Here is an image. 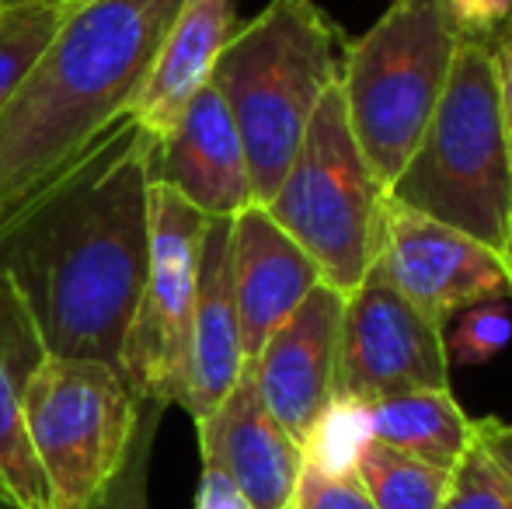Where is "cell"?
Masks as SVG:
<instances>
[{
	"label": "cell",
	"instance_id": "18",
	"mask_svg": "<svg viewBox=\"0 0 512 509\" xmlns=\"http://www.w3.org/2000/svg\"><path fill=\"white\" fill-rule=\"evenodd\" d=\"M439 509H512V422L499 415L474 419Z\"/></svg>",
	"mask_w": 512,
	"mask_h": 509
},
{
	"label": "cell",
	"instance_id": "25",
	"mask_svg": "<svg viewBox=\"0 0 512 509\" xmlns=\"http://www.w3.org/2000/svg\"><path fill=\"white\" fill-rule=\"evenodd\" d=\"M290 509H377V506H373L366 485L359 482V475L331 478L321 475V471L304 468Z\"/></svg>",
	"mask_w": 512,
	"mask_h": 509
},
{
	"label": "cell",
	"instance_id": "21",
	"mask_svg": "<svg viewBox=\"0 0 512 509\" xmlns=\"http://www.w3.org/2000/svg\"><path fill=\"white\" fill-rule=\"evenodd\" d=\"M370 443V405L352 398V394H331L328 405L310 422L304 443H300V454H304V468L331 478H345L356 475L359 457Z\"/></svg>",
	"mask_w": 512,
	"mask_h": 509
},
{
	"label": "cell",
	"instance_id": "6",
	"mask_svg": "<svg viewBox=\"0 0 512 509\" xmlns=\"http://www.w3.org/2000/svg\"><path fill=\"white\" fill-rule=\"evenodd\" d=\"M265 210L338 293H352L377 265L387 189L352 136L338 81L317 102Z\"/></svg>",
	"mask_w": 512,
	"mask_h": 509
},
{
	"label": "cell",
	"instance_id": "4",
	"mask_svg": "<svg viewBox=\"0 0 512 509\" xmlns=\"http://www.w3.org/2000/svg\"><path fill=\"white\" fill-rule=\"evenodd\" d=\"M387 199L467 234L495 255L506 252L512 154L488 42L460 39L443 98L405 168L387 185Z\"/></svg>",
	"mask_w": 512,
	"mask_h": 509
},
{
	"label": "cell",
	"instance_id": "3",
	"mask_svg": "<svg viewBox=\"0 0 512 509\" xmlns=\"http://www.w3.org/2000/svg\"><path fill=\"white\" fill-rule=\"evenodd\" d=\"M342 74L338 28L314 0H269L234 28L209 84L230 109L255 203H269L324 91Z\"/></svg>",
	"mask_w": 512,
	"mask_h": 509
},
{
	"label": "cell",
	"instance_id": "26",
	"mask_svg": "<svg viewBox=\"0 0 512 509\" xmlns=\"http://www.w3.org/2000/svg\"><path fill=\"white\" fill-rule=\"evenodd\" d=\"M446 11L460 39L492 46L512 21V0H446Z\"/></svg>",
	"mask_w": 512,
	"mask_h": 509
},
{
	"label": "cell",
	"instance_id": "16",
	"mask_svg": "<svg viewBox=\"0 0 512 509\" xmlns=\"http://www.w3.org/2000/svg\"><path fill=\"white\" fill-rule=\"evenodd\" d=\"M237 28L234 0H182L129 116L154 143L175 129L185 105L209 84L216 56Z\"/></svg>",
	"mask_w": 512,
	"mask_h": 509
},
{
	"label": "cell",
	"instance_id": "20",
	"mask_svg": "<svg viewBox=\"0 0 512 509\" xmlns=\"http://www.w3.org/2000/svg\"><path fill=\"white\" fill-rule=\"evenodd\" d=\"M377 509H439L450 489V471L408 457L373 440L356 468Z\"/></svg>",
	"mask_w": 512,
	"mask_h": 509
},
{
	"label": "cell",
	"instance_id": "29",
	"mask_svg": "<svg viewBox=\"0 0 512 509\" xmlns=\"http://www.w3.org/2000/svg\"><path fill=\"white\" fill-rule=\"evenodd\" d=\"M0 4H63V7H70V4H84V0H0Z\"/></svg>",
	"mask_w": 512,
	"mask_h": 509
},
{
	"label": "cell",
	"instance_id": "31",
	"mask_svg": "<svg viewBox=\"0 0 512 509\" xmlns=\"http://www.w3.org/2000/svg\"><path fill=\"white\" fill-rule=\"evenodd\" d=\"M0 509H4V506H0Z\"/></svg>",
	"mask_w": 512,
	"mask_h": 509
},
{
	"label": "cell",
	"instance_id": "1",
	"mask_svg": "<svg viewBox=\"0 0 512 509\" xmlns=\"http://www.w3.org/2000/svg\"><path fill=\"white\" fill-rule=\"evenodd\" d=\"M154 147L133 116L119 119L0 220V286L42 356L119 370L150 262Z\"/></svg>",
	"mask_w": 512,
	"mask_h": 509
},
{
	"label": "cell",
	"instance_id": "11",
	"mask_svg": "<svg viewBox=\"0 0 512 509\" xmlns=\"http://www.w3.org/2000/svg\"><path fill=\"white\" fill-rule=\"evenodd\" d=\"M342 311L345 293L317 283L251 360L265 408L297 443H304L310 422L335 394Z\"/></svg>",
	"mask_w": 512,
	"mask_h": 509
},
{
	"label": "cell",
	"instance_id": "32",
	"mask_svg": "<svg viewBox=\"0 0 512 509\" xmlns=\"http://www.w3.org/2000/svg\"><path fill=\"white\" fill-rule=\"evenodd\" d=\"M509 25H512V21H509Z\"/></svg>",
	"mask_w": 512,
	"mask_h": 509
},
{
	"label": "cell",
	"instance_id": "30",
	"mask_svg": "<svg viewBox=\"0 0 512 509\" xmlns=\"http://www.w3.org/2000/svg\"><path fill=\"white\" fill-rule=\"evenodd\" d=\"M502 262L509 269V283H512V217H509V241H506V252H502Z\"/></svg>",
	"mask_w": 512,
	"mask_h": 509
},
{
	"label": "cell",
	"instance_id": "27",
	"mask_svg": "<svg viewBox=\"0 0 512 509\" xmlns=\"http://www.w3.org/2000/svg\"><path fill=\"white\" fill-rule=\"evenodd\" d=\"M196 509H251V503L241 496V489H237V485L230 482L220 468L203 464L199 492H196Z\"/></svg>",
	"mask_w": 512,
	"mask_h": 509
},
{
	"label": "cell",
	"instance_id": "10",
	"mask_svg": "<svg viewBox=\"0 0 512 509\" xmlns=\"http://www.w3.org/2000/svg\"><path fill=\"white\" fill-rule=\"evenodd\" d=\"M394 286L439 325L488 300H509L512 283L502 255L467 234L391 203L384 210L377 265Z\"/></svg>",
	"mask_w": 512,
	"mask_h": 509
},
{
	"label": "cell",
	"instance_id": "28",
	"mask_svg": "<svg viewBox=\"0 0 512 509\" xmlns=\"http://www.w3.org/2000/svg\"><path fill=\"white\" fill-rule=\"evenodd\" d=\"M492 60H495V84H499L502 126H506V140L512 154V25L502 28L499 39L492 42Z\"/></svg>",
	"mask_w": 512,
	"mask_h": 509
},
{
	"label": "cell",
	"instance_id": "24",
	"mask_svg": "<svg viewBox=\"0 0 512 509\" xmlns=\"http://www.w3.org/2000/svg\"><path fill=\"white\" fill-rule=\"evenodd\" d=\"M512 339V314L506 300H488L460 311L453 332L446 335V360L460 367L492 363Z\"/></svg>",
	"mask_w": 512,
	"mask_h": 509
},
{
	"label": "cell",
	"instance_id": "23",
	"mask_svg": "<svg viewBox=\"0 0 512 509\" xmlns=\"http://www.w3.org/2000/svg\"><path fill=\"white\" fill-rule=\"evenodd\" d=\"M168 408L157 401H140V419H136V433L129 440V450L115 475L102 485L88 509H150L147 503V482H150V454H154V440L161 419Z\"/></svg>",
	"mask_w": 512,
	"mask_h": 509
},
{
	"label": "cell",
	"instance_id": "7",
	"mask_svg": "<svg viewBox=\"0 0 512 509\" xmlns=\"http://www.w3.org/2000/svg\"><path fill=\"white\" fill-rule=\"evenodd\" d=\"M21 408L49 506L88 509L126 457L140 398L115 367L39 356L21 377Z\"/></svg>",
	"mask_w": 512,
	"mask_h": 509
},
{
	"label": "cell",
	"instance_id": "8",
	"mask_svg": "<svg viewBox=\"0 0 512 509\" xmlns=\"http://www.w3.org/2000/svg\"><path fill=\"white\" fill-rule=\"evenodd\" d=\"M206 220L168 185L150 182V262L122 346L119 374L140 401L171 408L189 391L196 265Z\"/></svg>",
	"mask_w": 512,
	"mask_h": 509
},
{
	"label": "cell",
	"instance_id": "12",
	"mask_svg": "<svg viewBox=\"0 0 512 509\" xmlns=\"http://www.w3.org/2000/svg\"><path fill=\"white\" fill-rule=\"evenodd\" d=\"M199 457L220 468L241 489L251 509H290L304 454L300 443L276 422L255 387L251 363H244L230 394L196 422Z\"/></svg>",
	"mask_w": 512,
	"mask_h": 509
},
{
	"label": "cell",
	"instance_id": "2",
	"mask_svg": "<svg viewBox=\"0 0 512 509\" xmlns=\"http://www.w3.org/2000/svg\"><path fill=\"white\" fill-rule=\"evenodd\" d=\"M182 0H84L0 109V220L133 112Z\"/></svg>",
	"mask_w": 512,
	"mask_h": 509
},
{
	"label": "cell",
	"instance_id": "14",
	"mask_svg": "<svg viewBox=\"0 0 512 509\" xmlns=\"http://www.w3.org/2000/svg\"><path fill=\"white\" fill-rule=\"evenodd\" d=\"M230 283H234L237 325L244 360H255L269 335L304 304L321 279L304 248L269 217L262 203L230 217Z\"/></svg>",
	"mask_w": 512,
	"mask_h": 509
},
{
	"label": "cell",
	"instance_id": "22",
	"mask_svg": "<svg viewBox=\"0 0 512 509\" xmlns=\"http://www.w3.org/2000/svg\"><path fill=\"white\" fill-rule=\"evenodd\" d=\"M74 7V4H70ZM63 4H0V109L14 95L21 77L60 32L70 14Z\"/></svg>",
	"mask_w": 512,
	"mask_h": 509
},
{
	"label": "cell",
	"instance_id": "9",
	"mask_svg": "<svg viewBox=\"0 0 512 509\" xmlns=\"http://www.w3.org/2000/svg\"><path fill=\"white\" fill-rule=\"evenodd\" d=\"M446 325L415 307L380 269L345 293L335 394L380 401L408 391H446Z\"/></svg>",
	"mask_w": 512,
	"mask_h": 509
},
{
	"label": "cell",
	"instance_id": "17",
	"mask_svg": "<svg viewBox=\"0 0 512 509\" xmlns=\"http://www.w3.org/2000/svg\"><path fill=\"white\" fill-rule=\"evenodd\" d=\"M373 440L450 471L471 440L474 419L446 391H408L370 401Z\"/></svg>",
	"mask_w": 512,
	"mask_h": 509
},
{
	"label": "cell",
	"instance_id": "19",
	"mask_svg": "<svg viewBox=\"0 0 512 509\" xmlns=\"http://www.w3.org/2000/svg\"><path fill=\"white\" fill-rule=\"evenodd\" d=\"M0 506L4 509H53L42 464L28 436L21 381L0 353Z\"/></svg>",
	"mask_w": 512,
	"mask_h": 509
},
{
	"label": "cell",
	"instance_id": "13",
	"mask_svg": "<svg viewBox=\"0 0 512 509\" xmlns=\"http://www.w3.org/2000/svg\"><path fill=\"white\" fill-rule=\"evenodd\" d=\"M150 178L209 220H230L255 203L241 133L213 84L192 95L175 129L154 147Z\"/></svg>",
	"mask_w": 512,
	"mask_h": 509
},
{
	"label": "cell",
	"instance_id": "15",
	"mask_svg": "<svg viewBox=\"0 0 512 509\" xmlns=\"http://www.w3.org/2000/svg\"><path fill=\"white\" fill-rule=\"evenodd\" d=\"M241 325L230 283V220H206L196 265V307L189 342V391L185 412L203 422L230 394L244 370Z\"/></svg>",
	"mask_w": 512,
	"mask_h": 509
},
{
	"label": "cell",
	"instance_id": "5",
	"mask_svg": "<svg viewBox=\"0 0 512 509\" xmlns=\"http://www.w3.org/2000/svg\"><path fill=\"white\" fill-rule=\"evenodd\" d=\"M457 46L446 0H391L370 32L345 49L338 74L345 116L384 189L436 112Z\"/></svg>",
	"mask_w": 512,
	"mask_h": 509
}]
</instances>
